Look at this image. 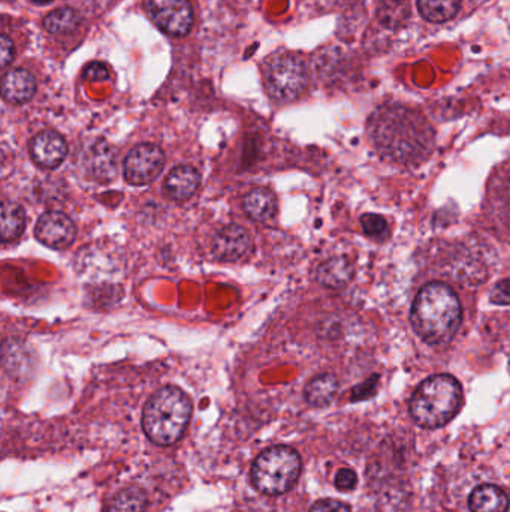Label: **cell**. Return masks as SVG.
I'll list each match as a JSON object with an SVG mask.
<instances>
[{
  "instance_id": "1",
  "label": "cell",
  "mask_w": 510,
  "mask_h": 512,
  "mask_svg": "<svg viewBox=\"0 0 510 512\" xmlns=\"http://www.w3.org/2000/svg\"><path fill=\"white\" fill-rule=\"evenodd\" d=\"M368 134L377 153L395 164H419L434 148V129L427 118L404 106L377 108L368 122Z\"/></svg>"
},
{
  "instance_id": "2",
  "label": "cell",
  "mask_w": 510,
  "mask_h": 512,
  "mask_svg": "<svg viewBox=\"0 0 510 512\" xmlns=\"http://www.w3.org/2000/svg\"><path fill=\"white\" fill-rule=\"evenodd\" d=\"M461 313L458 295L448 285L433 282L416 295L410 323L425 343L442 344L455 336L461 325Z\"/></svg>"
},
{
  "instance_id": "3",
  "label": "cell",
  "mask_w": 510,
  "mask_h": 512,
  "mask_svg": "<svg viewBox=\"0 0 510 512\" xmlns=\"http://www.w3.org/2000/svg\"><path fill=\"white\" fill-rule=\"evenodd\" d=\"M192 416L189 395L177 386H165L151 395L143 412V428L156 445L168 446L180 441Z\"/></svg>"
},
{
  "instance_id": "4",
  "label": "cell",
  "mask_w": 510,
  "mask_h": 512,
  "mask_svg": "<svg viewBox=\"0 0 510 512\" xmlns=\"http://www.w3.org/2000/svg\"><path fill=\"white\" fill-rule=\"evenodd\" d=\"M463 390L449 374H435L425 379L410 399V415L423 428H439L460 412Z\"/></svg>"
},
{
  "instance_id": "5",
  "label": "cell",
  "mask_w": 510,
  "mask_h": 512,
  "mask_svg": "<svg viewBox=\"0 0 510 512\" xmlns=\"http://www.w3.org/2000/svg\"><path fill=\"white\" fill-rule=\"evenodd\" d=\"M250 475L256 490L268 496L283 495L301 475V457L291 446H271L258 456Z\"/></svg>"
},
{
  "instance_id": "6",
  "label": "cell",
  "mask_w": 510,
  "mask_h": 512,
  "mask_svg": "<svg viewBox=\"0 0 510 512\" xmlns=\"http://www.w3.org/2000/svg\"><path fill=\"white\" fill-rule=\"evenodd\" d=\"M309 81L306 65L302 60L285 56L277 59L267 76L268 90L279 101H292L300 97Z\"/></svg>"
},
{
  "instance_id": "7",
  "label": "cell",
  "mask_w": 510,
  "mask_h": 512,
  "mask_svg": "<svg viewBox=\"0 0 510 512\" xmlns=\"http://www.w3.org/2000/svg\"><path fill=\"white\" fill-rule=\"evenodd\" d=\"M165 169V153L155 144L135 146L126 156L123 171L129 185H150Z\"/></svg>"
},
{
  "instance_id": "8",
  "label": "cell",
  "mask_w": 510,
  "mask_h": 512,
  "mask_svg": "<svg viewBox=\"0 0 510 512\" xmlns=\"http://www.w3.org/2000/svg\"><path fill=\"white\" fill-rule=\"evenodd\" d=\"M151 17L165 34L184 36L192 29L193 11L189 0H150Z\"/></svg>"
},
{
  "instance_id": "9",
  "label": "cell",
  "mask_w": 510,
  "mask_h": 512,
  "mask_svg": "<svg viewBox=\"0 0 510 512\" xmlns=\"http://www.w3.org/2000/svg\"><path fill=\"white\" fill-rule=\"evenodd\" d=\"M35 235L48 248L66 249L76 240V227L67 214L62 211H46L38 219Z\"/></svg>"
},
{
  "instance_id": "10",
  "label": "cell",
  "mask_w": 510,
  "mask_h": 512,
  "mask_svg": "<svg viewBox=\"0 0 510 512\" xmlns=\"http://www.w3.org/2000/svg\"><path fill=\"white\" fill-rule=\"evenodd\" d=\"M30 156L35 164L46 169H55L66 159L67 143L55 130H42L30 141Z\"/></svg>"
},
{
  "instance_id": "11",
  "label": "cell",
  "mask_w": 510,
  "mask_h": 512,
  "mask_svg": "<svg viewBox=\"0 0 510 512\" xmlns=\"http://www.w3.org/2000/svg\"><path fill=\"white\" fill-rule=\"evenodd\" d=\"M251 251V237L246 228L228 225L214 237L213 253L223 262H235Z\"/></svg>"
},
{
  "instance_id": "12",
  "label": "cell",
  "mask_w": 510,
  "mask_h": 512,
  "mask_svg": "<svg viewBox=\"0 0 510 512\" xmlns=\"http://www.w3.org/2000/svg\"><path fill=\"white\" fill-rule=\"evenodd\" d=\"M201 185V174L190 165L172 169L165 180V192L174 201H186L197 193Z\"/></svg>"
},
{
  "instance_id": "13",
  "label": "cell",
  "mask_w": 510,
  "mask_h": 512,
  "mask_svg": "<svg viewBox=\"0 0 510 512\" xmlns=\"http://www.w3.org/2000/svg\"><path fill=\"white\" fill-rule=\"evenodd\" d=\"M36 92V80L26 69H13L5 74L2 80V95L11 104H25L34 97Z\"/></svg>"
},
{
  "instance_id": "14",
  "label": "cell",
  "mask_w": 510,
  "mask_h": 512,
  "mask_svg": "<svg viewBox=\"0 0 510 512\" xmlns=\"http://www.w3.org/2000/svg\"><path fill=\"white\" fill-rule=\"evenodd\" d=\"M353 276V265L351 261L342 256L330 258L319 265L316 271V279L321 285L330 290H342L352 281Z\"/></svg>"
},
{
  "instance_id": "15",
  "label": "cell",
  "mask_w": 510,
  "mask_h": 512,
  "mask_svg": "<svg viewBox=\"0 0 510 512\" xmlns=\"http://www.w3.org/2000/svg\"><path fill=\"white\" fill-rule=\"evenodd\" d=\"M469 508L472 512H506L509 508V497L497 486L484 484L472 491Z\"/></svg>"
},
{
  "instance_id": "16",
  "label": "cell",
  "mask_w": 510,
  "mask_h": 512,
  "mask_svg": "<svg viewBox=\"0 0 510 512\" xmlns=\"http://www.w3.org/2000/svg\"><path fill=\"white\" fill-rule=\"evenodd\" d=\"M243 207L249 218L258 222H265L276 214V195L267 188H256L244 197Z\"/></svg>"
},
{
  "instance_id": "17",
  "label": "cell",
  "mask_w": 510,
  "mask_h": 512,
  "mask_svg": "<svg viewBox=\"0 0 510 512\" xmlns=\"http://www.w3.org/2000/svg\"><path fill=\"white\" fill-rule=\"evenodd\" d=\"M337 391H339V381L334 374H318L307 384L304 397L307 404L311 406L323 407L328 406L334 400Z\"/></svg>"
},
{
  "instance_id": "18",
  "label": "cell",
  "mask_w": 510,
  "mask_h": 512,
  "mask_svg": "<svg viewBox=\"0 0 510 512\" xmlns=\"http://www.w3.org/2000/svg\"><path fill=\"white\" fill-rule=\"evenodd\" d=\"M116 167L117 159L113 148H109L104 141L95 144L88 155V169L93 176L97 177V180H111L116 174Z\"/></svg>"
},
{
  "instance_id": "19",
  "label": "cell",
  "mask_w": 510,
  "mask_h": 512,
  "mask_svg": "<svg viewBox=\"0 0 510 512\" xmlns=\"http://www.w3.org/2000/svg\"><path fill=\"white\" fill-rule=\"evenodd\" d=\"M26 213L21 206L13 201L2 204V214H0V237L4 243L15 241L25 232Z\"/></svg>"
},
{
  "instance_id": "20",
  "label": "cell",
  "mask_w": 510,
  "mask_h": 512,
  "mask_svg": "<svg viewBox=\"0 0 510 512\" xmlns=\"http://www.w3.org/2000/svg\"><path fill=\"white\" fill-rule=\"evenodd\" d=\"M410 17L409 0H381L377 6V20L386 29H400Z\"/></svg>"
},
{
  "instance_id": "21",
  "label": "cell",
  "mask_w": 510,
  "mask_h": 512,
  "mask_svg": "<svg viewBox=\"0 0 510 512\" xmlns=\"http://www.w3.org/2000/svg\"><path fill=\"white\" fill-rule=\"evenodd\" d=\"M461 0H418L421 15L431 23L449 22L460 11Z\"/></svg>"
},
{
  "instance_id": "22",
  "label": "cell",
  "mask_w": 510,
  "mask_h": 512,
  "mask_svg": "<svg viewBox=\"0 0 510 512\" xmlns=\"http://www.w3.org/2000/svg\"><path fill=\"white\" fill-rule=\"evenodd\" d=\"M147 496L141 488L128 487L109 500L108 512H146Z\"/></svg>"
},
{
  "instance_id": "23",
  "label": "cell",
  "mask_w": 510,
  "mask_h": 512,
  "mask_svg": "<svg viewBox=\"0 0 510 512\" xmlns=\"http://www.w3.org/2000/svg\"><path fill=\"white\" fill-rule=\"evenodd\" d=\"M81 15L72 8L56 9L46 15L44 27L53 35L71 34L80 26Z\"/></svg>"
},
{
  "instance_id": "24",
  "label": "cell",
  "mask_w": 510,
  "mask_h": 512,
  "mask_svg": "<svg viewBox=\"0 0 510 512\" xmlns=\"http://www.w3.org/2000/svg\"><path fill=\"white\" fill-rule=\"evenodd\" d=\"M361 225H362L365 234L372 239H383L388 234V223L385 219L377 214H365L361 219Z\"/></svg>"
},
{
  "instance_id": "25",
  "label": "cell",
  "mask_w": 510,
  "mask_h": 512,
  "mask_svg": "<svg viewBox=\"0 0 510 512\" xmlns=\"http://www.w3.org/2000/svg\"><path fill=\"white\" fill-rule=\"evenodd\" d=\"M84 78L87 81H93V83L107 81L109 78L108 67L101 62H92V64L84 67Z\"/></svg>"
},
{
  "instance_id": "26",
  "label": "cell",
  "mask_w": 510,
  "mask_h": 512,
  "mask_svg": "<svg viewBox=\"0 0 510 512\" xmlns=\"http://www.w3.org/2000/svg\"><path fill=\"white\" fill-rule=\"evenodd\" d=\"M491 302L498 306H507L510 304V279H505L497 285L494 286L490 295Z\"/></svg>"
},
{
  "instance_id": "27",
  "label": "cell",
  "mask_w": 510,
  "mask_h": 512,
  "mask_svg": "<svg viewBox=\"0 0 510 512\" xmlns=\"http://www.w3.org/2000/svg\"><path fill=\"white\" fill-rule=\"evenodd\" d=\"M356 474L352 469H347V467H343V469H340L335 475V487L339 488L342 491H349L353 490L356 487Z\"/></svg>"
},
{
  "instance_id": "28",
  "label": "cell",
  "mask_w": 510,
  "mask_h": 512,
  "mask_svg": "<svg viewBox=\"0 0 510 512\" xmlns=\"http://www.w3.org/2000/svg\"><path fill=\"white\" fill-rule=\"evenodd\" d=\"M310 512H351V508L343 502L335 499H322L318 500L316 504L311 507Z\"/></svg>"
},
{
  "instance_id": "29",
  "label": "cell",
  "mask_w": 510,
  "mask_h": 512,
  "mask_svg": "<svg viewBox=\"0 0 510 512\" xmlns=\"http://www.w3.org/2000/svg\"><path fill=\"white\" fill-rule=\"evenodd\" d=\"M377 381H379V376H372V378L365 381L364 384H361V385L355 386L353 391H352V399L353 400H362L367 399L370 395L374 394V391H376Z\"/></svg>"
},
{
  "instance_id": "30",
  "label": "cell",
  "mask_w": 510,
  "mask_h": 512,
  "mask_svg": "<svg viewBox=\"0 0 510 512\" xmlns=\"http://www.w3.org/2000/svg\"><path fill=\"white\" fill-rule=\"evenodd\" d=\"M14 56H15V50H14L13 41L6 35H2V38H0V65L5 67L13 64Z\"/></svg>"
},
{
  "instance_id": "31",
  "label": "cell",
  "mask_w": 510,
  "mask_h": 512,
  "mask_svg": "<svg viewBox=\"0 0 510 512\" xmlns=\"http://www.w3.org/2000/svg\"><path fill=\"white\" fill-rule=\"evenodd\" d=\"M32 2L36 5H48L51 2H55V0H32Z\"/></svg>"
}]
</instances>
